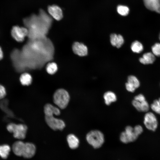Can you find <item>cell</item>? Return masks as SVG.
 I'll return each instance as SVG.
<instances>
[{
	"label": "cell",
	"mask_w": 160,
	"mask_h": 160,
	"mask_svg": "<svg viewBox=\"0 0 160 160\" xmlns=\"http://www.w3.org/2000/svg\"><path fill=\"white\" fill-rule=\"evenodd\" d=\"M23 23L28 31V35L37 34L43 35L47 32L52 22L51 17L41 9L38 15L33 14L25 18Z\"/></svg>",
	"instance_id": "cell-1"
},
{
	"label": "cell",
	"mask_w": 160,
	"mask_h": 160,
	"mask_svg": "<svg viewBox=\"0 0 160 160\" xmlns=\"http://www.w3.org/2000/svg\"><path fill=\"white\" fill-rule=\"evenodd\" d=\"M143 131V128L140 125H136L134 128L128 126L126 127L125 131L121 133L120 140L125 143L133 142L136 140Z\"/></svg>",
	"instance_id": "cell-2"
},
{
	"label": "cell",
	"mask_w": 160,
	"mask_h": 160,
	"mask_svg": "<svg viewBox=\"0 0 160 160\" xmlns=\"http://www.w3.org/2000/svg\"><path fill=\"white\" fill-rule=\"evenodd\" d=\"M70 98L69 94L65 90L60 89L55 92L53 100L54 103L59 108L64 109L68 105Z\"/></svg>",
	"instance_id": "cell-3"
},
{
	"label": "cell",
	"mask_w": 160,
	"mask_h": 160,
	"mask_svg": "<svg viewBox=\"0 0 160 160\" xmlns=\"http://www.w3.org/2000/svg\"><path fill=\"white\" fill-rule=\"evenodd\" d=\"M86 139L88 143L95 148H98L104 142V136L103 133L98 130H92L86 135Z\"/></svg>",
	"instance_id": "cell-4"
},
{
	"label": "cell",
	"mask_w": 160,
	"mask_h": 160,
	"mask_svg": "<svg viewBox=\"0 0 160 160\" xmlns=\"http://www.w3.org/2000/svg\"><path fill=\"white\" fill-rule=\"evenodd\" d=\"M7 129L9 132L13 134L15 138L23 139L25 137L28 127L24 124H17L12 123L9 124Z\"/></svg>",
	"instance_id": "cell-5"
},
{
	"label": "cell",
	"mask_w": 160,
	"mask_h": 160,
	"mask_svg": "<svg viewBox=\"0 0 160 160\" xmlns=\"http://www.w3.org/2000/svg\"><path fill=\"white\" fill-rule=\"evenodd\" d=\"M54 114L45 115V119L47 125L53 130H62L65 127L64 121L54 117Z\"/></svg>",
	"instance_id": "cell-6"
},
{
	"label": "cell",
	"mask_w": 160,
	"mask_h": 160,
	"mask_svg": "<svg viewBox=\"0 0 160 160\" xmlns=\"http://www.w3.org/2000/svg\"><path fill=\"white\" fill-rule=\"evenodd\" d=\"M11 34L15 40L20 42L23 41L25 37L28 35V31L27 28L15 26L11 30Z\"/></svg>",
	"instance_id": "cell-7"
},
{
	"label": "cell",
	"mask_w": 160,
	"mask_h": 160,
	"mask_svg": "<svg viewBox=\"0 0 160 160\" xmlns=\"http://www.w3.org/2000/svg\"><path fill=\"white\" fill-rule=\"evenodd\" d=\"M144 124L148 130L155 131L158 127V122L155 115L152 112H148L144 116Z\"/></svg>",
	"instance_id": "cell-8"
},
{
	"label": "cell",
	"mask_w": 160,
	"mask_h": 160,
	"mask_svg": "<svg viewBox=\"0 0 160 160\" xmlns=\"http://www.w3.org/2000/svg\"><path fill=\"white\" fill-rule=\"evenodd\" d=\"M140 86V81L135 76L131 75L128 77L127 82L125 84L126 88L128 91L134 92Z\"/></svg>",
	"instance_id": "cell-9"
},
{
	"label": "cell",
	"mask_w": 160,
	"mask_h": 160,
	"mask_svg": "<svg viewBox=\"0 0 160 160\" xmlns=\"http://www.w3.org/2000/svg\"><path fill=\"white\" fill-rule=\"evenodd\" d=\"M133 106L139 111L146 112L149 109V105L145 99L136 100L134 99L132 101Z\"/></svg>",
	"instance_id": "cell-10"
},
{
	"label": "cell",
	"mask_w": 160,
	"mask_h": 160,
	"mask_svg": "<svg viewBox=\"0 0 160 160\" xmlns=\"http://www.w3.org/2000/svg\"><path fill=\"white\" fill-rule=\"evenodd\" d=\"M72 48L74 53L79 56H84L87 54V48L82 43L75 42L73 44Z\"/></svg>",
	"instance_id": "cell-11"
},
{
	"label": "cell",
	"mask_w": 160,
	"mask_h": 160,
	"mask_svg": "<svg viewBox=\"0 0 160 160\" xmlns=\"http://www.w3.org/2000/svg\"><path fill=\"white\" fill-rule=\"evenodd\" d=\"M48 11L51 16L57 20H60L63 18L62 11L60 8L57 5L49 6Z\"/></svg>",
	"instance_id": "cell-12"
},
{
	"label": "cell",
	"mask_w": 160,
	"mask_h": 160,
	"mask_svg": "<svg viewBox=\"0 0 160 160\" xmlns=\"http://www.w3.org/2000/svg\"><path fill=\"white\" fill-rule=\"evenodd\" d=\"M143 1L148 9L160 13V0H143Z\"/></svg>",
	"instance_id": "cell-13"
},
{
	"label": "cell",
	"mask_w": 160,
	"mask_h": 160,
	"mask_svg": "<svg viewBox=\"0 0 160 160\" xmlns=\"http://www.w3.org/2000/svg\"><path fill=\"white\" fill-rule=\"evenodd\" d=\"M36 149V147L33 144L30 143H25L23 156L27 158L32 157L35 154Z\"/></svg>",
	"instance_id": "cell-14"
},
{
	"label": "cell",
	"mask_w": 160,
	"mask_h": 160,
	"mask_svg": "<svg viewBox=\"0 0 160 160\" xmlns=\"http://www.w3.org/2000/svg\"><path fill=\"white\" fill-rule=\"evenodd\" d=\"M25 143L21 141H18L14 143L12 149L14 153L18 156H23L24 150Z\"/></svg>",
	"instance_id": "cell-15"
},
{
	"label": "cell",
	"mask_w": 160,
	"mask_h": 160,
	"mask_svg": "<svg viewBox=\"0 0 160 160\" xmlns=\"http://www.w3.org/2000/svg\"><path fill=\"white\" fill-rule=\"evenodd\" d=\"M110 42L112 46L119 48L123 44L124 39L123 36L120 34L112 33L110 35Z\"/></svg>",
	"instance_id": "cell-16"
},
{
	"label": "cell",
	"mask_w": 160,
	"mask_h": 160,
	"mask_svg": "<svg viewBox=\"0 0 160 160\" xmlns=\"http://www.w3.org/2000/svg\"><path fill=\"white\" fill-rule=\"evenodd\" d=\"M156 58L153 54L151 52H148L143 54L139 60L141 63L144 64H152L155 61Z\"/></svg>",
	"instance_id": "cell-17"
},
{
	"label": "cell",
	"mask_w": 160,
	"mask_h": 160,
	"mask_svg": "<svg viewBox=\"0 0 160 160\" xmlns=\"http://www.w3.org/2000/svg\"><path fill=\"white\" fill-rule=\"evenodd\" d=\"M45 115L54 114L56 116L60 115V111L59 108L51 104H47L44 107Z\"/></svg>",
	"instance_id": "cell-18"
},
{
	"label": "cell",
	"mask_w": 160,
	"mask_h": 160,
	"mask_svg": "<svg viewBox=\"0 0 160 160\" xmlns=\"http://www.w3.org/2000/svg\"><path fill=\"white\" fill-rule=\"evenodd\" d=\"M67 140L69 146L71 149H74L78 147L79 140L78 138L74 135L70 134L68 135Z\"/></svg>",
	"instance_id": "cell-19"
},
{
	"label": "cell",
	"mask_w": 160,
	"mask_h": 160,
	"mask_svg": "<svg viewBox=\"0 0 160 160\" xmlns=\"http://www.w3.org/2000/svg\"><path fill=\"white\" fill-rule=\"evenodd\" d=\"M105 103L106 105H109L113 102H115L117 100L115 94L111 91L105 92L103 95Z\"/></svg>",
	"instance_id": "cell-20"
},
{
	"label": "cell",
	"mask_w": 160,
	"mask_h": 160,
	"mask_svg": "<svg viewBox=\"0 0 160 160\" xmlns=\"http://www.w3.org/2000/svg\"><path fill=\"white\" fill-rule=\"evenodd\" d=\"M20 80L22 85L28 86L31 84L32 78L29 74L28 73H24L20 76Z\"/></svg>",
	"instance_id": "cell-21"
},
{
	"label": "cell",
	"mask_w": 160,
	"mask_h": 160,
	"mask_svg": "<svg viewBox=\"0 0 160 160\" xmlns=\"http://www.w3.org/2000/svg\"><path fill=\"white\" fill-rule=\"evenodd\" d=\"M131 48L134 52L139 53L143 51V47L141 43L137 41L133 42L131 46Z\"/></svg>",
	"instance_id": "cell-22"
},
{
	"label": "cell",
	"mask_w": 160,
	"mask_h": 160,
	"mask_svg": "<svg viewBox=\"0 0 160 160\" xmlns=\"http://www.w3.org/2000/svg\"><path fill=\"white\" fill-rule=\"evenodd\" d=\"M10 147L8 145H0V156L3 159H6L10 151Z\"/></svg>",
	"instance_id": "cell-23"
},
{
	"label": "cell",
	"mask_w": 160,
	"mask_h": 160,
	"mask_svg": "<svg viewBox=\"0 0 160 160\" xmlns=\"http://www.w3.org/2000/svg\"><path fill=\"white\" fill-rule=\"evenodd\" d=\"M118 13L120 15L126 16L127 15L129 12V9L128 7L123 5H119L117 7Z\"/></svg>",
	"instance_id": "cell-24"
},
{
	"label": "cell",
	"mask_w": 160,
	"mask_h": 160,
	"mask_svg": "<svg viewBox=\"0 0 160 160\" xmlns=\"http://www.w3.org/2000/svg\"><path fill=\"white\" fill-rule=\"evenodd\" d=\"M151 108L153 111L160 115V98L153 101L151 104Z\"/></svg>",
	"instance_id": "cell-25"
},
{
	"label": "cell",
	"mask_w": 160,
	"mask_h": 160,
	"mask_svg": "<svg viewBox=\"0 0 160 160\" xmlns=\"http://www.w3.org/2000/svg\"><path fill=\"white\" fill-rule=\"evenodd\" d=\"M57 67L56 63L52 62L49 63L46 67V70L48 73L51 74L55 73L57 71Z\"/></svg>",
	"instance_id": "cell-26"
},
{
	"label": "cell",
	"mask_w": 160,
	"mask_h": 160,
	"mask_svg": "<svg viewBox=\"0 0 160 160\" xmlns=\"http://www.w3.org/2000/svg\"><path fill=\"white\" fill-rule=\"evenodd\" d=\"M8 102L7 100H2L0 103V107L3 111H4L9 116L13 117V114L7 107Z\"/></svg>",
	"instance_id": "cell-27"
},
{
	"label": "cell",
	"mask_w": 160,
	"mask_h": 160,
	"mask_svg": "<svg viewBox=\"0 0 160 160\" xmlns=\"http://www.w3.org/2000/svg\"><path fill=\"white\" fill-rule=\"evenodd\" d=\"M152 53L155 56H160V43H157L151 47Z\"/></svg>",
	"instance_id": "cell-28"
},
{
	"label": "cell",
	"mask_w": 160,
	"mask_h": 160,
	"mask_svg": "<svg viewBox=\"0 0 160 160\" xmlns=\"http://www.w3.org/2000/svg\"><path fill=\"white\" fill-rule=\"evenodd\" d=\"M6 94V92L5 87L0 84V100L4 98Z\"/></svg>",
	"instance_id": "cell-29"
},
{
	"label": "cell",
	"mask_w": 160,
	"mask_h": 160,
	"mask_svg": "<svg viewBox=\"0 0 160 160\" xmlns=\"http://www.w3.org/2000/svg\"><path fill=\"white\" fill-rule=\"evenodd\" d=\"M3 52L1 47H0V60L3 57Z\"/></svg>",
	"instance_id": "cell-30"
},
{
	"label": "cell",
	"mask_w": 160,
	"mask_h": 160,
	"mask_svg": "<svg viewBox=\"0 0 160 160\" xmlns=\"http://www.w3.org/2000/svg\"><path fill=\"white\" fill-rule=\"evenodd\" d=\"M159 39L160 40V33L159 34Z\"/></svg>",
	"instance_id": "cell-31"
}]
</instances>
